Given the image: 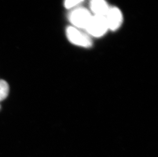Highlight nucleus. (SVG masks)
<instances>
[{
	"mask_svg": "<svg viewBox=\"0 0 158 157\" xmlns=\"http://www.w3.org/2000/svg\"><path fill=\"white\" fill-rule=\"evenodd\" d=\"M85 30L90 36L100 37L105 35L109 30L106 17L102 15H92Z\"/></svg>",
	"mask_w": 158,
	"mask_h": 157,
	"instance_id": "nucleus-1",
	"label": "nucleus"
},
{
	"mask_svg": "<svg viewBox=\"0 0 158 157\" xmlns=\"http://www.w3.org/2000/svg\"><path fill=\"white\" fill-rule=\"evenodd\" d=\"M109 30L116 31L120 28L123 21V13L118 7H110L106 16Z\"/></svg>",
	"mask_w": 158,
	"mask_h": 157,
	"instance_id": "nucleus-4",
	"label": "nucleus"
},
{
	"mask_svg": "<svg viewBox=\"0 0 158 157\" xmlns=\"http://www.w3.org/2000/svg\"><path fill=\"white\" fill-rule=\"evenodd\" d=\"M0 108H1V107H0Z\"/></svg>",
	"mask_w": 158,
	"mask_h": 157,
	"instance_id": "nucleus-8",
	"label": "nucleus"
},
{
	"mask_svg": "<svg viewBox=\"0 0 158 157\" xmlns=\"http://www.w3.org/2000/svg\"><path fill=\"white\" fill-rule=\"evenodd\" d=\"M92 15L88 9L77 7L72 9L68 14V19L72 26L79 29H85Z\"/></svg>",
	"mask_w": 158,
	"mask_h": 157,
	"instance_id": "nucleus-2",
	"label": "nucleus"
},
{
	"mask_svg": "<svg viewBox=\"0 0 158 157\" xmlns=\"http://www.w3.org/2000/svg\"><path fill=\"white\" fill-rule=\"evenodd\" d=\"M84 0H64V6L66 9H72L78 7Z\"/></svg>",
	"mask_w": 158,
	"mask_h": 157,
	"instance_id": "nucleus-7",
	"label": "nucleus"
},
{
	"mask_svg": "<svg viewBox=\"0 0 158 157\" xmlns=\"http://www.w3.org/2000/svg\"><path fill=\"white\" fill-rule=\"evenodd\" d=\"M66 34L69 42L74 45L81 47H91L93 41L87 33L73 26H69L66 29Z\"/></svg>",
	"mask_w": 158,
	"mask_h": 157,
	"instance_id": "nucleus-3",
	"label": "nucleus"
},
{
	"mask_svg": "<svg viewBox=\"0 0 158 157\" xmlns=\"http://www.w3.org/2000/svg\"><path fill=\"white\" fill-rule=\"evenodd\" d=\"M89 7L94 15L106 16L109 11V5L105 0H91Z\"/></svg>",
	"mask_w": 158,
	"mask_h": 157,
	"instance_id": "nucleus-5",
	"label": "nucleus"
},
{
	"mask_svg": "<svg viewBox=\"0 0 158 157\" xmlns=\"http://www.w3.org/2000/svg\"><path fill=\"white\" fill-rule=\"evenodd\" d=\"M9 85L4 80H0V101L5 99L9 93Z\"/></svg>",
	"mask_w": 158,
	"mask_h": 157,
	"instance_id": "nucleus-6",
	"label": "nucleus"
}]
</instances>
